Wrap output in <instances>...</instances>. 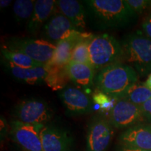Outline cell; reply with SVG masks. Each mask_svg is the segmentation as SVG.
I'll list each match as a JSON object with an SVG mask.
<instances>
[{
    "label": "cell",
    "mask_w": 151,
    "mask_h": 151,
    "mask_svg": "<svg viewBox=\"0 0 151 151\" xmlns=\"http://www.w3.org/2000/svg\"><path fill=\"white\" fill-rule=\"evenodd\" d=\"M109 120L117 129H127L136 124L146 123L141 107L124 99L116 100L109 111Z\"/></svg>",
    "instance_id": "7"
},
{
    "label": "cell",
    "mask_w": 151,
    "mask_h": 151,
    "mask_svg": "<svg viewBox=\"0 0 151 151\" xmlns=\"http://www.w3.org/2000/svg\"><path fill=\"white\" fill-rule=\"evenodd\" d=\"M58 11L70 20L79 32H83L86 27L87 14L83 1L76 0L56 1Z\"/></svg>",
    "instance_id": "15"
},
{
    "label": "cell",
    "mask_w": 151,
    "mask_h": 151,
    "mask_svg": "<svg viewBox=\"0 0 151 151\" xmlns=\"http://www.w3.org/2000/svg\"><path fill=\"white\" fill-rule=\"evenodd\" d=\"M92 99L94 102L99 104L101 109L108 108L109 104L111 103V98L100 91L94 94Z\"/></svg>",
    "instance_id": "25"
},
{
    "label": "cell",
    "mask_w": 151,
    "mask_h": 151,
    "mask_svg": "<svg viewBox=\"0 0 151 151\" xmlns=\"http://www.w3.org/2000/svg\"><path fill=\"white\" fill-rule=\"evenodd\" d=\"M43 126L15 120L11 122V137L26 151H43L40 132Z\"/></svg>",
    "instance_id": "8"
},
{
    "label": "cell",
    "mask_w": 151,
    "mask_h": 151,
    "mask_svg": "<svg viewBox=\"0 0 151 151\" xmlns=\"http://www.w3.org/2000/svg\"><path fill=\"white\" fill-rule=\"evenodd\" d=\"M40 137L43 151H72L73 139L65 129L46 124Z\"/></svg>",
    "instance_id": "11"
},
{
    "label": "cell",
    "mask_w": 151,
    "mask_h": 151,
    "mask_svg": "<svg viewBox=\"0 0 151 151\" xmlns=\"http://www.w3.org/2000/svg\"><path fill=\"white\" fill-rule=\"evenodd\" d=\"M1 53L7 62L20 68L29 69L45 66V65L35 61L29 56L20 52L13 51L7 48H2Z\"/></svg>",
    "instance_id": "20"
},
{
    "label": "cell",
    "mask_w": 151,
    "mask_h": 151,
    "mask_svg": "<svg viewBox=\"0 0 151 151\" xmlns=\"http://www.w3.org/2000/svg\"><path fill=\"white\" fill-rule=\"evenodd\" d=\"M60 97L67 110L73 114L88 113L92 109L91 99L78 88L66 86L60 92Z\"/></svg>",
    "instance_id": "13"
},
{
    "label": "cell",
    "mask_w": 151,
    "mask_h": 151,
    "mask_svg": "<svg viewBox=\"0 0 151 151\" xmlns=\"http://www.w3.org/2000/svg\"><path fill=\"white\" fill-rule=\"evenodd\" d=\"M93 35L86 37L76 45L71 53V61L90 65L89 56V43Z\"/></svg>",
    "instance_id": "23"
},
{
    "label": "cell",
    "mask_w": 151,
    "mask_h": 151,
    "mask_svg": "<svg viewBox=\"0 0 151 151\" xmlns=\"http://www.w3.org/2000/svg\"><path fill=\"white\" fill-rule=\"evenodd\" d=\"M143 116L144 117L146 123H151V99L147 101L146 103L141 106Z\"/></svg>",
    "instance_id": "27"
},
{
    "label": "cell",
    "mask_w": 151,
    "mask_h": 151,
    "mask_svg": "<svg viewBox=\"0 0 151 151\" xmlns=\"http://www.w3.org/2000/svg\"><path fill=\"white\" fill-rule=\"evenodd\" d=\"M113 134V125L109 120L97 118L92 120L88 129L86 151H106Z\"/></svg>",
    "instance_id": "9"
},
{
    "label": "cell",
    "mask_w": 151,
    "mask_h": 151,
    "mask_svg": "<svg viewBox=\"0 0 151 151\" xmlns=\"http://www.w3.org/2000/svg\"><path fill=\"white\" fill-rule=\"evenodd\" d=\"M12 2V1L11 0H1L0 1V8L1 9H5L7 6H9L11 4V3Z\"/></svg>",
    "instance_id": "29"
},
{
    "label": "cell",
    "mask_w": 151,
    "mask_h": 151,
    "mask_svg": "<svg viewBox=\"0 0 151 151\" xmlns=\"http://www.w3.org/2000/svg\"><path fill=\"white\" fill-rule=\"evenodd\" d=\"M33 0H16L13 6L15 19L18 22H29L35 10Z\"/></svg>",
    "instance_id": "22"
},
{
    "label": "cell",
    "mask_w": 151,
    "mask_h": 151,
    "mask_svg": "<svg viewBox=\"0 0 151 151\" xmlns=\"http://www.w3.org/2000/svg\"><path fill=\"white\" fill-rule=\"evenodd\" d=\"M122 45L109 34L93 35L89 43L90 65L94 69H102L122 59Z\"/></svg>",
    "instance_id": "4"
},
{
    "label": "cell",
    "mask_w": 151,
    "mask_h": 151,
    "mask_svg": "<svg viewBox=\"0 0 151 151\" xmlns=\"http://www.w3.org/2000/svg\"><path fill=\"white\" fill-rule=\"evenodd\" d=\"M42 31L43 39L55 45L60 41L81 32L67 17L58 11L48 20Z\"/></svg>",
    "instance_id": "10"
},
{
    "label": "cell",
    "mask_w": 151,
    "mask_h": 151,
    "mask_svg": "<svg viewBox=\"0 0 151 151\" xmlns=\"http://www.w3.org/2000/svg\"><path fill=\"white\" fill-rule=\"evenodd\" d=\"M126 1L137 16L151 8L150 0H126Z\"/></svg>",
    "instance_id": "24"
},
{
    "label": "cell",
    "mask_w": 151,
    "mask_h": 151,
    "mask_svg": "<svg viewBox=\"0 0 151 151\" xmlns=\"http://www.w3.org/2000/svg\"><path fill=\"white\" fill-rule=\"evenodd\" d=\"M6 66L11 74L17 80L28 84H39L45 82L47 76V66L29 69H23L11 65L6 62Z\"/></svg>",
    "instance_id": "18"
},
{
    "label": "cell",
    "mask_w": 151,
    "mask_h": 151,
    "mask_svg": "<svg viewBox=\"0 0 151 151\" xmlns=\"http://www.w3.org/2000/svg\"><path fill=\"white\" fill-rule=\"evenodd\" d=\"M141 31L151 39V12L144 17L141 24Z\"/></svg>",
    "instance_id": "26"
},
{
    "label": "cell",
    "mask_w": 151,
    "mask_h": 151,
    "mask_svg": "<svg viewBox=\"0 0 151 151\" xmlns=\"http://www.w3.org/2000/svg\"><path fill=\"white\" fill-rule=\"evenodd\" d=\"M68 76L75 84L84 88H90L95 79V69L90 65L70 61L65 65Z\"/></svg>",
    "instance_id": "17"
},
{
    "label": "cell",
    "mask_w": 151,
    "mask_h": 151,
    "mask_svg": "<svg viewBox=\"0 0 151 151\" xmlns=\"http://www.w3.org/2000/svg\"><path fill=\"white\" fill-rule=\"evenodd\" d=\"M83 3L87 17L99 29L125 27L138 16L126 0H87Z\"/></svg>",
    "instance_id": "1"
},
{
    "label": "cell",
    "mask_w": 151,
    "mask_h": 151,
    "mask_svg": "<svg viewBox=\"0 0 151 151\" xmlns=\"http://www.w3.org/2000/svg\"><path fill=\"white\" fill-rule=\"evenodd\" d=\"M122 99L141 106L151 99V90L144 83L137 82L127 90Z\"/></svg>",
    "instance_id": "21"
},
{
    "label": "cell",
    "mask_w": 151,
    "mask_h": 151,
    "mask_svg": "<svg viewBox=\"0 0 151 151\" xmlns=\"http://www.w3.org/2000/svg\"><path fill=\"white\" fill-rule=\"evenodd\" d=\"M16 120L24 123L46 125L52 116V109L46 101L29 99L20 101L14 109Z\"/></svg>",
    "instance_id": "6"
},
{
    "label": "cell",
    "mask_w": 151,
    "mask_h": 151,
    "mask_svg": "<svg viewBox=\"0 0 151 151\" xmlns=\"http://www.w3.org/2000/svg\"><path fill=\"white\" fill-rule=\"evenodd\" d=\"M122 59L131 66L140 77L151 73V39L141 30L124 36L122 42Z\"/></svg>",
    "instance_id": "3"
},
{
    "label": "cell",
    "mask_w": 151,
    "mask_h": 151,
    "mask_svg": "<svg viewBox=\"0 0 151 151\" xmlns=\"http://www.w3.org/2000/svg\"><path fill=\"white\" fill-rule=\"evenodd\" d=\"M47 76L45 83L52 90H63L70 80L65 66L46 65Z\"/></svg>",
    "instance_id": "19"
},
{
    "label": "cell",
    "mask_w": 151,
    "mask_h": 151,
    "mask_svg": "<svg viewBox=\"0 0 151 151\" xmlns=\"http://www.w3.org/2000/svg\"><path fill=\"white\" fill-rule=\"evenodd\" d=\"M117 151H151V150H140V149H136L132 148H127V147H124L119 146L117 149Z\"/></svg>",
    "instance_id": "28"
},
{
    "label": "cell",
    "mask_w": 151,
    "mask_h": 151,
    "mask_svg": "<svg viewBox=\"0 0 151 151\" xmlns=\"http://www.w3.org/2000/svg\"><path fill=\"white\" fill-rule=\"evenodd\" d=\"M57 11L55 0L36 1L33 14L27 22L28 32L31 35H37Z\"/></svg>",
    "instance_id": "14"
},
{
    "label": "cell",
    "mask_w": 151,
    "mask_h": 151,
    "mask_svg": "<svg viewBox=\"0 0 151 151\" xmlns=\"http://www.w3.org/2000/svg\"><path fill=\"white\" fill-rule=\"evenodd\" d=\"M139 75L131 66L120 62L102 68L95 76L97 89L111 99H120L138 82Z\"/></svg>",
    "instance_id": "2"
},
{
    "label": "cell",
    "mask_w": 151,
    "mask_h": 151,
    "mask_svg": "<svg viewBox=\"0 0 151 151\" xmlns=\"http://www.w3.org/2000/svg\"><path fill=\"white\" fill-rule=\"evenodd\" d=\"M92 34L79 32L71 37L60 41L56 44V49L52 58L48 65L65 66L71 61V53L76 46L81 40L84 38L90 37Z\"/></svg>",
    "instance_id": "16"
},
{
    "label": "cell",
    "mask_w": 151,
    "mask_h": 151,
    "mask_svg": "<svg viewBox=\"0 0 151 151\" xmlns=\"http://www.w3.org/2000/svg\"><path fill=\"white\" fill-rule=\"evenodd\" d=\"M4 48L22 52L35 61L46 65L51 61L56 45L43 39L14 37L5 43Z\"/></svg>",
    "instance_id": "5"
},
{
    "label": "cell",
    "mask_w": 151,
    "mask_h": 151,
    "mask_svg": "<svg viewBox=\"0 0 151 151\" xmlns=\"http://www.w3.org/2000/svg\"><path fill=\"white\" fill-rule=\"evenodd\" d=\"M144 83L146 84V86L147 87H148V88H150V89L151 90V73H150V74L148 75V78H147L146 81H145Z\"/></svg>",
    "instance_id": "30"
},
{
    "label": "cell",
    "mask_w": 151,
    "mask_h": 151,
    "mask_svg": "<svg viewBox=\"0 0 151 151\" xmlns=\"http://www.w3.org/2000/svg\"><path fill=\"white\" fill-rule=\"evenodd\" d=\"M119 146L151 150V124L140 123L127 128L119 136Z\"/></svg>",
    "instance_id": "12"
}]
</instances>
